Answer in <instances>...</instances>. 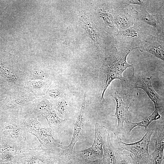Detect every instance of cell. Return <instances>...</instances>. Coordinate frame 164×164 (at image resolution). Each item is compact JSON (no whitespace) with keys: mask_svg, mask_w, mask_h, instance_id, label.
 Wrapping results in <instances>:
<instances>
[{"mask_svg":"<svg viewBox=\"0 0 164 164\" xmlns=\"http://www.w3.org/2000/svg\"><path fill=\"white\" fill-rule=\"evenodd\" d=\"M106 49L103 63L99 69V77L102 84L101 99L105 101L104 95L106 90L114 79L120 80L122 83L126 82L123 77V72L128 68H132L133 65L127 61L128 55L137 48L123 44L116 39L113 41Z\"/></svg>","mask_w":164,"mask_h":164,"instance_id":"6da1fadb","label":"cell"},{"mask_svg":"<svg viewBox=\"0 0 164 164\" xmlns=\"http://www.w3.org/2000/svg\"><path fill=\"white\" fill-rule=\"evenodd\" d=\"M14 111L5 119L0 120V141L16 146L25 147L26 132L23 116Z\"/></svg>","mask_w":164,"mask_h":164,"instance_id":"7a4b0ae2","label":"cell"},{"mask_svg":"<svg viewBox=\"0 0 164 164\" xmlns=\"http://www.w3.org/2000/svg\"><path fill=\"white\" fill-rule=\"evenodd\" d=\"M26 133L35 135L40 142L39 146L44 149L60 148L63 149V146L55 140L52 134L50 128L42 126L38 120L39 117L34 111L27 108L22 111Z\"/></svg>","mask_w":164,"mask_h":164,"instance_id":"3957f363","label":"cell"},{"mask_svg":"<svg viewBox=\"0 0 164 164\" xmlns=\"http://www.w3.org/2000/svg\"><path fill=\"white\" fill-rule=\"evenodd\" d=\"M155 124L150 126L142 138L134 143L127 144L114 133L112 143L113 146L121 151L125 150L134 155V158L138 164H149L150 154L149 146L154 132Z\"/></svg>","mask_w":164,"mask_h":164,"instance_id":"277c9868","label":"cell"},{"mask_svg":"<svg viewBox=\"0 0 164 164\" xmlns=\"http://www.w3.org/2000/svg\"><path fill=\"white\" fill-rule=\"evenodd\" d=\"M54 149H44L39 145L34 149H29L18 156H14L15 164H60V156Z\"/></svg>","mask_w":164,"mask_h":164,"instance_id":"5b68a950","label":"cell"},{"mask_svg":"<svg viewBox=\"0 0 164 164\" xmlns=\"http://www.w3.org/2000/svg\"><path fill=\"white\" fill-rule=\"evenodd\" d=\"M130 91L121 87L114 89L111 94L116 102L115 112L112 116L116 118L118 120L115 133L117 135L121 134L124 122L129 121V105L132 96Z\"/></svg>","mask_w":164,"mask_h":164,"instance_id":"8992f818","label":"cell"},{"mask_svg":"<svg viewBox=\"0 0 164 164\" xmlns=\"http://www.w3.org/2000/svg\"><path fill=\"white\" fill-rule=\"evenodd\" d=\"M141 25L136 22L132 26L119 31L115 36L116 39L123 44L138 49L141 42L150 35Z\"/></svg>","mask_w":164,"mask_h":164,"instance_id":"52a82bcc","label":"cell"},{"mask_svg":"<svg viewBox=\"0 0 164 164\" xmlns=\"http://www.w3.org/2000/svg\"><path fill=\"white\" fill-rule=\"evenodd\" d=\"M12 89L9 95L6 97L8 100L4 106V110L28 106L36 97L24 87H17Z\"/></svg>","mask_w":164,"mask_h":164,"instance_id":"ba28073f","label":"cell"},{"mask_svg":"<svg viewBox=\"0 0 164 164\" xmlns=\"http://www.w3.org/2000/svg\"><path fill=\"white\" fill-rule=\"evenodd\" d=\"M141 51H146L164 61V34L148 35L138 46Z\"/></svg>","mask_w":164,"mask_h":164,"instance_id":"9c48e42d","label":"cell"},{"mask_svg":"<svg viewBox=\"0 0 164 164\" xmlns=\"http://www.w3.org/2000/svg\"><path fill=\"white\" fill-rule=\"evenodd\" d=\"M152 77H147L141 73L138 76L135 83L131 88L141 89L144 91L154 104L155 109L163 108V97L158 94L153 88L152 83Z\"/></svg>","mask_w":164,"mask_h":164,"instance_id":"30bf717a","label":"cell"},{"mask_svg":"<svg viewBox=\"0 0 164 164\" xmlns=\"http://www.w3.org/2000/svg\"><path fill=\"white\" fill-rule=\"evenodd\" d=\"M116 9L114 10V23L118 31L125 30L133 26L136 22L134 16L135 10L116 1Z\"/></svg>","mask_w":164,"mask_h":164,"instance_id":"8fae6325","label":"cell"},{"mask_svg":"<svg viewBox=\"0 0 164 164\" xmlns=\"http://www.w3.org/2000/svg\"><path fill=\"white\" fill-rule=\"evenodd\" d=\"M152 135L155 144V149L150 154L149 164H161L163 160L164 148V124L159 122L155 124V130Z\"/></svg>","mask_w":164,"mask_h":164,"instance_id":"7c38bea8","label":"cell"},{"mask_svg":"<svg viewBox=\"0 0 164 164\" xmlns=\"http://www.w3.org/2000/svg\"><path fill=\"white\" fill-rule=\"evenodd\" d=\"M86 96L85 92L80 111L74 125L73 134L71 142L68 146H64V150L60 154L61 155H67L71 154L73 152L74 146L82 135L85 121Z\"/></svg>","mask_w":164,"mask_h":164,"instance_id":"4fadbf2b","label":"cell"},{"mask_svg":"<svg viewBox=\"0 0 164 164\" xmlns=\"http://www.w3.org/2000/svg\"><path fill=\"white\" fill-rule=\"evenodd\" d=\"M147 9L141 8L138 10H135L134 16L136 20L153 27L159 34H164V20L159 14H151Z\"/></svg>","mask_w":164,"mask_h":164,"instance_id":"5bb4252c","label":"cell"},{"mask_svg":"<svg viewBox=\"0 0 164 164\" xmlns=\"http://www.w3.org/2000/svg\"><path fill=\"white\" fill-rule=\"evenodd\" d=\"M51 82L50 80H28L25 82L24 88L35 97H37L44 96Z\"/></svg>","mask_w":164,"mask_h":164,"instance_id":"9a60e30c","label":"cell"},{"mask_svg":"<svg viewBox=\"0 0 164 164\" xmlns=\"http://www.w3.org/2000/svg\"><path fill=\"white\" fill-rule=\"evenodd\" d=\"M161 117V115L158 113V109H155L151 115L140 122H132L129 121H125L123 124L121 135H128L132 130L137 126L144 127L146 130L152 121L158 120Z\"/></svg>","mask_w":164,"mask_h":164,"instance_id":"2e32d148","label":"cell"},{"mask_svg":"<svg viewBox=\"0 0 164 164\" xmlns=\"http://www.w3.org/2000/svg\"><path fill=\"white\" fill-rule=\"evenodd\" d=\"M95 130L94 142L91 148L103 155L104 144L108 134L107 128L96 123L95 124Z\"/></svg>","mask_w":164,"mask_h":164,"instance_id":"e0dca14e","label":"cell"},{"mask_svg":"<svg viewBox=\"0 0 164 164\" xmlns=\"http://www.w3.org/2000/svg\"><path fill=\"white\" fill-rule=\"evenodd\" d=\"M29 107L39 117L43 113L54 109L51 103L44 96L36 97Z\"/></svg>","mask_w":164,"mask_h":164,"instance_id":"ac0fdd59","label":"cell"},{"mask_svg":"<svg viewBox=\"0 0 164 164\" xmlns=\"http://www.w3.org/2000/svg\"><path fill=\"white\" fill-rule=\"evenodd\" d=\"M102 164H117L114 147L108 133L105 140L103 152Z\"/></svg>","mask_w":164,"mask_h":164,"instance_id":"d6986e66","label":"cell"},{"mask_svg":"<svg viewBox=\"0 0 164 164\" xmlns=\"http://www.w3.org/2000/svg\"><path fill=\"white\" fill-rule=\"evenodd\" d=\"M41 116L46 120L50 128L56 132H60L63 130V121L54 109L45 112Z\"/></svg>","mask_w":164,"mask_h":164,"instance_id":"ffe728a7","label":"cell"},{"mask_svg":"<svg viewBox=\"0 0 164 164\" xmlns=\"http://www.w3.org/2000/svg\"><path fill=\"white\" fill-rule=\"evenodd\" d=\"M51 103L65 97L62 88L58 84L51 82L44 96Z\"/></svg>","mask_w":164,"mask_h":164,"instance_id":"44dd1931","label":"cell"},{"mask_svg":"<svg viewBox=\"0 0 164 164\" xmlns=\"http://www.w3.org/2000/svg\"><path fill=\"white\" fill-rule=\"evenodd\" d=\"M56 113L62 120L67 117L69 112V101L65 97L51 103Z\"/></svg>","mask_w":164,"mask_h":164,"instance_id":"7402d4cb","label":"cell"},{"mask_svg":"<svg viewBox=\"0 0 164 164\" xmlns=\"http://www.w3.org/2000/svg\"><path fill=\"white\" fill-rule=\"evenodd\" d=\"M29 149V148L27 146H14L3 143L0 141V155L4 154H7L14 156L25 152Z\"/></svg>","mask_w":164,"mask_h":164,"instance_id":"603a6c76","label":"cell"},{"mask_svg":"<svg viewBox=\"0 0 164 164\" xmlns=\"http://www.w3.org/2000/svg\"><path fill=\"white\" fill-rule=\"evenodd\" d=\"M26 73L27 80H50L48 74L43 68L40 67H34Z\"/></svg>","mask_w":164,"mask_h":164,"instance_id":"cb8c5ba5","label":"cell"},{"mask_svg":"<svg viewBox=\"0 0 164 164\" xmlns=\"http://www.w3.org/2000/svg\"><path fill=\"white\" fill-rule=\"evenodd\" d=\"M114 149L117 164H138L131 153H124L114 147Z\"/></svg>","mask_w":164,"mask_h":164,"instance_id":"d4e9b609","label":"cell"},{"mask_svg":"<svg viewBox=\"0 0 164 164\" xmlns=\"http://www.w3.org/2000/svg\"><path fill=\"white\" fill-rule=\"evenodd\" d=\"M101 159L94 161L79 159L74 157H69L60 159L61 164H102Z\"/></svg>","mask_w":164,"mask_h":164,"instance_id":"484cf974","label":"cell"},{"mask_svg":"<svg viewBox=\"0 0 164 164\" xmlns=\"http://www.w3.org/2000/svg\"><path fill=\"white\" fill-rule=\"evenodd\" d=\"M117 2L121 4L126 5H129L130 4L138 5L141 8L147 9L149 4L148 0H118Z\"/></svg>","mask_w":164,"mask_h":164,"instance_id":"4316f807","label":"cell"},{"mask_svg":"<svg viewBox=\"0 0 164 164\" xmlns=\"http://www.w3.org/2000/svg\"><path fill=\"white\" fill-rule=\"evenodd\" d=\"M0 164H15L12 162H7L1 160L0 159Z\"/></svg>","mask_w":164,"mask_h":164,"instance_id":"83f0119b","label":"cell"},{"mask_svg":"<svg viewBox=\"0 0 164 164\" xmlns=\"http://www.w3.org/2000/svg\"><path fill=\"white\" fill-rule=\"evenodd\" d=\"M5 97H0V102L4 100L5 99Z\"/></svg>","mask_w":164,"mask_h":164,"instance_id":"f1b7e54d","label":"cell"},{"mask_svg":"<svg viewBox=\"0 0 164 164\" xmlns=\"http://www.w3.org/2000/svg\"></svg>","mask_w":164,"mask_h":164,"instance_id":"f546056e","label":"cell"}]
</instances>
